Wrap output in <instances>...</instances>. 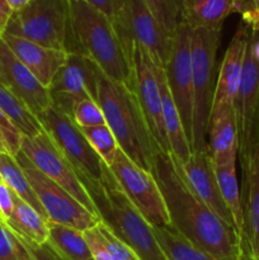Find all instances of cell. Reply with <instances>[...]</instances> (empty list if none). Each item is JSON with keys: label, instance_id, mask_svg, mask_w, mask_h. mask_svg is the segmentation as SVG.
Wrapping results in <instances>:
<instances>
[{"label": "cell", "instance_id": "1", "mask_svg": "<svg viewBox=\"0 0 259 260\" xmlns=\"http://www.w3.org/2000/svg\"><path fill=\"white\" fill-rule=\"evenodd\" d=\"M151 174L164 198L170 225L201 250L217 260H240L241 248L235 229L223 222L190 189L172 154L155 155Z\"/></svg>", "mask_w": 259, "mask_h": 260}, {"label": "cell", "instance_id": "2", "mask_svg": "<svg viewBox=\"0 0 259 260\" xmlns=\"http://www.w3.org/2000/svg\"><path fill=\"white\" fill-rule=\"evenodd\" d=\"M70 36L66 52L86 55L99 70L134 89L131 57L108 18L85 0H69Z\"/></svg>", "mask_w": 259, "mask_h": 260}, {"label": "cell", "instance_id": "3", "mask_svg": "<svg viewBox=\"0 0 259 260\" xmlns=\"http://www.w3.org/2000/svg\"><path fill=\"white\" fill-rule=\"evenodd\" d=\"M98 104L119 149L139 167L151 173L155 155L160 149L150 132L134 89L99 71Z\"/></svg>", "mask_w": 259, "mask_h": 260}, {"label": "cell", "instance_id": "4", "mask_svg": "<svg viewBox=\"0 0 259 260\" xmlns=\"http://www.w3.org/2000/svg\"><path fill=\"white\" fill-rule=\"evenodd\" d=\"M80 182L90 196L102 222L124 241L140 259L167 260L157 244L152 226L122 192L111 169L102 183Z\"/></svg>", "mask_w": 259, "mask_h": 260}, {"label": "cell", "instance_id": "5", "mask_svg": "<svg viewBox=\"0 0 259 260\" xmlns=\"http://www.w3.org/2000/svg\"><path fill=\"white\" fill-rule=\"evenodd\" d=\"M221 30L192 29V137L190 151L207 147L208 122L215 93V60Z\"/></svg>", "mask_w": 259, "mask_h": 260}, {"label": "cell", "instance_id": "6", "mask_svg": "<svg viewBox=\"0 0 259 260\" xmlns=\"http://www.w3.org/2000/svg\"><path fill=\"white\" fill-rule=\"evenodd\" d=\"M4 33L66 52L70 36L69 0H32L14 12Z\"/></svg>", "mask_w": 259, "mask_h": 260}, {"label": "cell", "instance_id": "7", "mask_svg": "<svg viewBox=\"0 0 259 260\" xmlns=\"http://www.w3.org/2000/svg\"><path fill=\"white\" fill-rule=\"evenodd\" d=\"M37 118L57 149L73 165L79 179L103 182L109 168L96 155L80 127L70 116L51 106Z\"/></svg>", "mask_w": 259, "mask_h": 260}, {"label": "cell", "instance_id": "8", "mask_svg": "<svg viewBox=\"0 0 259 260\" xmlns=\"http://www.w3.org/2000/svg\"><path fill=\"white\" fill-rule=\"evenodd\" d=\"M15 159L32 185L48 221L70 226L80 231L94 228L101 221L98 216L86 210L70 193L40 172L22 151L15 155Z\"/></svg>", "mask_w": 259, "mask_h": 260}, {"label": "cell", "instance_id": "9", "mask_svg": "<svg viewBox=\"0 0 259 260\" xmlns=\"http://www.w3.org/2000/svg\"><path fill=\"white\" fill-rule=\"evenodd\" d=\"M109 169L122 192L150 225H170L164 198L151 173L132 161L121 149Z\"/></svg>", "mask_w": 259, "mask_h": 260}, {"label": "cell", "instance_id": "10", "mask_svg": "<svg viewBox=\"0 0 259 260\" xmlns=\"http://www.w3.org/2000/svg\"><path fill=\"white\" fill-rule=\"evenodd\" d=\"M20 151L46 177L70 193L86 210L98 216L95 206L83 183L79 179L75 169L57 149L47 132L43 131L35 137L23 136Z\"/></svg>", "mask_w": 259, "mask_h": 260}, {"label": "cell", "instance_id": "11", "mask_svg": "<svg viewBox=\"0 0 259 260\" xmlns=\"http://www.w3.org/2000/svg\"><path fill=\"white\" fill-rule=\"evenodd\" d=\"M99 68L91 58L69 52L62 68L48 86L51 103L68 116H73L76 103L84 99L98 102Z\"/></svg>", "mask_w": 259, "mask_h": 260}, {"label": "cell", "instance_id": "12", "mask_svg": "<svg viewBox=\"0 0 259 260\" xmlns=\"http://www.w3.org/2000/svg\"><path fill=\"white\" fill-rule=\"evenodd\" d=\"M192 28L180 20L173 36L169 61L164 68L168 85L190 144L192 137Z\"/></svg>", "mask_w": 259, "mask_h": 260}, {"label": "cell", "instance_id": "13", "mask_svg": "<svg viewBox=\"0 0 259 260\" xmlns=\"http://www.w3.org/2000/svg\"><path fill=\"white\" fill-rule=\"evenodd\" d=\"M130 57H131L132 73H134V90L150 132L160 151L164 154H170L155 65L136 42L132 45Z\"/></svg>", "mask_w": 259, "mask_h": 260}, {"label": "cell", "instance_id": "14", "mask_svg": "<svg viewBox=\"0 0 259 260\" xmlns=\"http://www.w3.org/2000/svg\"><path fill=\"white\" fill-rule=\"evenodd\" d=\"M259 108V57L249 38L240 85L234 102L239 139V154L245 156L255 140L256 114Z\"/></svg>", "mask_w": 259, "mask_h": 260}, {"label": "cell", "instance_id": "15", "mask_svg": "<svg viewBox=\"0 0 259 260\" xmlns=\"http://www.w3.org/2000/svg\"><path fill=\"white\" fill-rule=\"evenodd\" d=\"M244 192V239L240 260H259V139L255 136L250 150L241 157Z\"/></svg>", "mask_w": 259, "mask_h": 260}, {"label": "cell", "instance_id": "16", "mask_svg": "<svg viewBox=\"0 0 259 260\" xmlns=\"http://www.w3.org/2000/svg\"><path fill=\"white\" fill-rule=\"evenodd\" d=\"M130 40L136 42L157 68L164 69L172 52L173 37L161 27L142 0H130Z\"/></svg>", "mask_w": 259, "mask_h": 260}, {"label": "cell", "instance_id": "17", "mask_svg": "<svg viewBox=\"0 0 259 260\" xmlns=\"http://www.w3.org/2000/svg\"><path fill=\"white\" fill-rule=\"evenodd\" d=\"M0 65L4 84L29 108L36 117L45 113L51 103L50 91L18 60L7 43L0 42Z\"/></svg>", "mask_w": 259, "mask_h": 260}, {"label": "cell", "instance_id": "18", "mask_svg": "<svg viewBox=\"0 0 259 260\" xmlns=\"http://www.w3.org/2000/svg\"><path fill=\"white\" fill-rule=\"evenodd\" d=\"M180 168L185 180L196 196L223 222L235 229L230 211L221 196L213 170V162L207 147L190 152L188 160L184 164H180Z\"/></svg>", "mask_w": 259, "mask_h": 260}, {"label": "cell", "instance_id": "19", "mask_svg": "<svg viewBox=\"0 0 259 260\" xmlns=\"http://www.w3.org/2000/svg\"><path fill=\"white\" fill-rule=\"evenodd\" d=\"M249 38H250V29L244 23H241L223 55L218 76L216 79L212 108L222 104L234 106L240 85Z\"/></svg>", "mask_w": 259, "mask_h": 260}, {"label": "cell", "instance_id": "20", "mask_svg": "<svg viewBox=\"0 0 259 260\" xmlns=\"http://www.w3.org/2000/svg\"><path fill=\"white\" fill-rule=\"evenodd\" d=\"M2 37L15 57L48 89L56 74L65 63L68 52L43 47L9 33H3Z\"/></svg>", "mask_w": 259, "mask_h": 260}, {"label": "cell", "instance_id": "21", "mask_svg": "<svg viewBox=\"0 0 259 260\" xmlns=\"http://www.w3.org/2000/svg\"><path fill=\"white\" fill-rule=\"evenodd\" d=\"M207 136V149L213 165L236 161L239 139L234 106L222 104L211 109Z\"/></svg>", "mask_w": 259, "mask_h": 260}, {"label": "cell", "instance_id": "22", "mask_svg": "<svg viewBox=\"0 0 259 260\" xmlns=\"http://www.w3.org/2000/svg\"><path fill=\"white\" fill-rule=\"evenodd\" d=\"M155 73H156L157 83H159L160 96H161L163 104V117H164L165 131H167L168 142H169L170 154L180 162L184 164L190 155V144L188 140L187 132L180 119L179 112L174 103L172 93H170L169 85L167 81V75L163 68H157L155 65Z\"/></svg>", "mask_w": 259, "mask_h": 260}, {"label": "cell", "instance_id": "23", "mask_svg": "<svg viewBox=\"0 0 259 260\" xmlns=\"http://www.w3.org/2000/svg\"><path fill=\"white\" fill-rule=\"evenodd\" d=\"M236 0H180L182 20L192 29L221 30L226 18L234 13Z\"/></svg>", "mask_w": 259, "mask_h": 260}, {"label": "cell", "instance_id": "24", "mask_svg": "<svg viewBox=\"0 0 259 260\" xmlns=\"http://www.w3.org/2000/svg\"><path fill=\"white\" fill-rule=\"evenodd\" d=\"M5 223L29 248H41L47 244L48 221L18 196L14 194V210Z\"/></svg>", "mask_w": 259, "mask_h": 260}, {"label": "cell", "instance_id": "25", "mask_svg": "<svg viewBox=\"0 0 259 260\" xmlns=\"http://www.w3.org/2000/svg\"><path fill=\"white\" fill-rule=\"evenodd\" d=\"M58 260H93L83 231L48 221V240L46 244Z\"/></svg>", "mask_w": 259, "mask_h": 260}, {"label": "cell", "instance_id": "26", "mask_svg": "<svg viewBox=\"0 0 259 260\" xmlns=\"http://www.w3.org/2000/svg\"><path fill=\"white\" fill-rule=\"evenodd\" d=\"M213 170H215L221 196L233 217L234 228L238 234L241 248L244 239V213L240 189H239L238 178H236V161H230L223 165H213Z\"/></svg>", "mask_w": 259, "mask_h": 260}, {"label": "cell", "instance_id": "27", "mask_svg": "<svg viewBox=\"0 0 259 260\" xmlns=\"http://www.w3.org/2000/svg\"><path fill=\"white\" fill-rule=\"evenodd\" d=\"M0 180L25 203L35 208L40 215L48 221L42 205L38 201L32 185L28 182L24 172L15 156L7 151H0Z\"/></svg>", "mask_w": 259, "mask_h": 260}, {"label": "cell", "instance_id": "28", "mask_svg": "<svg viewBox=\"0 0 259 260\" xmlns=\"http://www.w3.org/2000/svg\"><path fill=\"white\" fill-rule=\"evenodd\" d=\"M152 231L167 260H217L197 248L172 225L152 226Z\"/></svg>", "mask_w": 259, "mask_h": 260}, {"label": "cell", "instance_id": "29", "mask_svg": "<svg viewBox=\"0 0 259 260\" xmlns=\"http://www.w3.org/2000/svg\"><path fill=\"white\" fill-rule=\"evenodd\" d=\"M0 109L12 119L23 136L35 137L45 131L37 117L2 81H0Z\"/></svg>", "mask_w": 259, "mask_h": 260}, {"label": "cell", "instance_id": "30", "mask_svg": "<svg viewBox=\"0 0 259 260\" xmlns=\"http://www.w3.org/2000/svg\"><path fill=\"white\" fill-rule=\"evenodd\" d=\"M91 7L106 15L118 33L130 55L132 42L130 40V0H85Z\"/></svg>", "mask_w": 259, "mask_h": 260}, {"label": "cell", "instance_id": "31", "mask_svg": "<svg viewBox=\"0 0 259 260\" xmlns=\"http://www.w3.org/2000/svg\"><path fill=\"white\" fill-rule=\"evenodd\" d=\"M81 131L102 161L108 168L111 167L119 150L118 142L111 128L107 124H101V126L81 128Z\"/></svg>", "mask_w": 259, "mask_h": 260}, {"label": "cell", "instance_id": "32", "mask_svg": "<svg viewBox=\"0 0 259 260\" xmlns=\"http://www.w3.org/2000/svg\"><path fill=\"white\" fill-rule=\"evenodd\" d=\"M0 260H38L33 249L4 221H0Z\"/></svg>", "mask_w": 259, "mask_h": 260}, {"label": "cell", "instance_id": "33", "mask_svg": "<svg viewBox=\"0 0 259 260\" xmlns=\"http://www.w3.org/2000/svg\"><path fill=\"white\" fill-rule=\"evenodd\" d=\"M142 2L154 14L161 27L173 37L178 24L182 20L180 0H142Z\"/></svg>", "mask_w": 259, "mask_h": 260}, {"label": "cell", "instance_id": "34", "mask_svg": "<svg viewBox=\"0 0 259 260\" xmlns=\"http://www.w3.org/2000/svg\"><path fill=\"white\" fill-rule=\"evenodd\" d=\"M71 118L75 121V123L80 128L106 124L103 111H102L98 102L93 101V99H84V101L76 103L73 109Z\"/></svg>", "mask_w": 259, "mask_h": 260}, {"label": "cell", "instance_id": "35", "mask_svg": "<svg viewBox=\"0 0 259 260\" xmlns=\"http://www.w3.org/2000/svg\"><path fill=\"white\" fill-rule=\"evenodd\" d=\"M96 226L103 235L104 243H106L112 260H141L124 241H122L118 236L112 233L111 229L106 223L99 221Z\"/></svg>", "mask_w": 259, "mask_h": 260}, {"label": "cell", "instance_id": "36", "mask_svg": "<svg viewBox=\"0 0 259 260\" xmlns=\"http://www.w3.org/2000/svg\"><path fill=\"white\" fill-rule=\"evenodd\" d=\"M0 139L4 145L5 151L12 154L13 156L20 151L23 135L2 109H0Z\"/></svg>", "mask_w": 259, "mask_h": 260}, {"label": "cell", "instance_id": "37", "mask_svg": "<svg viewBox=\"0 0 259 260\" xmlns=\"http://www.w3.org/2000/svg\"><path fill=\"white\" fill-rule=\"evenodd\" d=\"M234 13L241 15V20L250 32H259V0H236Z\"/></svg>", "mask_w": 259, "mask_h": 260}, {"label": "cell", "instance_id": "38", "mask_svg": "<svg viewBox=\"0 0 259 260\" xmlns=\"http://www.w3.org/2000/svg\"><path fill=\"white\" fill-rule=\"evenodd\" d=\"M84 239H85L86 244H88L89 251L91 254V259L93 260H112L109 251L107 249L106 243H104L103 235H102L101 230L98 226L88 229V230L83 231Z\"/></svg>", "mask_w": 259, "mask_h": 260}, {"label": "cell", "instance_id": "39", "mask_svg": "<svg viewBox=\"0 0 259 260\" xmlns=\"http://www.w3.org/2000/svg\"><path fill=\"white\" fill-rule=\"evenodd\" d=\"M13 210H14V193L2 182L0 183V215L4 222L9 220Z\"/></svg>", "mask_w": 259, "mask_h": 260}, {"label": "cell", "instance_id": "40", "mask_svg": "<svg viewBox=\"0 0 259 260\" xmlns=\"http://www.w3.org/2000/svg\"><path fill=\"white\" fill-rule=\"evenodd\" d=\"M14 14L10 5L8 4L7 0H0V32L4 33L8 27L10 18Z\"/></svg>", "mask_w": 259, "mask_h": 260}, {"label": "cell", "instance_id": "41", "mask_svg": "<svg viewBox=\"0 0 259 260\" xmlns=\"http://www.w3.org/2000/svg\"><path fill=\"white\" fill-rule=\"evenodd\" d=\"M8 4L10 5V8L13 9V12H18V10L23 9L25 5L29 4L32 0H7Z\"/></svg>", "mask_w": 259, "mask_h": 260}, {"label": "cell", "instance_id": "42", "mask_svg": "<svg viewBox=\"0 0 259 260\" xmlns=\"http://www.w3.org/2000/svg\"><path fill=\"white\" fill-rule=\"evenodd\" d=\"M255 136L259 139V108H258V114H256V124H255Z\"/></svg>", "mask_w": 259, "mask_h": 260}, {"label": "cell", "instance_id": "43", "mask_svg": "<svg viewBox=\"0 0 259 260\" xmlns=\"http://www.w3.org/2000/svg\"><path fill=\"white\" fill-rule=\"evenodd\" d=\"M2 35L3 33L0 32V42H2ZM0 81H2V83H4V80H3V73H2V65H0Z\"/></svg>", "mask_w": 259, "mask_h": 260}, {"label": "cell", "instance_id": "44", "mask_svg": "<svg viewBox=\"0 0 259 260\" xmlns=\"http://www.w3.org/2000/svg\"><path fill=\"white\" fill-rule=\"evenodd\" d=\"M0 151H5V150H4V145H3L2 139H0Z\"/></svg>", "mask_w": 259, "mask_h": 260}, {"label": "cell", "instance_id": "45", "mask_svg": "<svg viewBox=\"0 0 259 260\" xmlns=\"http://www.w3.org/2000/svg\"><path fill=\"white\" fill-rule=\"evenodd\" d=\"M0 221H3V217H2V215H0Z\"/></svg>", "mask_w": 259, "mask_h": 260}, {"label": "cell", "instance_id": "46", "mask_svg": "<svg viewBox=\"0 0 259 260\" xmlns=\"http://www.w3.org/2000/svg\"><path fill=\"white\" fill-rule=\"evenodd\" d=\"M0 183H2V180H0Z\"/></svg>", "mask_w": 259, "mask_h": 260}]
</instances>
